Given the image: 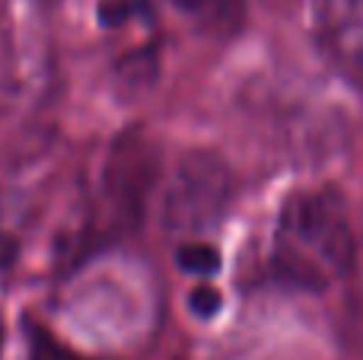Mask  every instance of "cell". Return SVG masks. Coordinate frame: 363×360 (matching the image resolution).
<instances>
[{"instance_id":"1","label":"cell","mask_w":363,"mask_h":360,"mask_svg":"<svg viewBox=\"0 0 363 360\" xmlns=\"http://www.w3.org/2000/svg\"><path fill=\"white\" fill-rule=\"evenodd\" d=\"M354 230L335 191H296L284 201L268 252V274L303 291H328L354 268Z\"/></svg>"},{"instance_id":"7","label":"cell","mask_w":363,"mask_h":360,"mask_svg":"<svg viewBox=\"0 0 363 360\" xmlns=\"http://www.w3.org/2000/svg\"><path fill=\"white\" fill-rule=\"evenodd\" d=\"M150 0H96V10H99V19L106 26H125L128 19L147 13Z\"/></svg>"},{"instance_id":"9","label":"cell","mask_w":363,"mask_h":360,"mask_svg":"<svg viewBox=\"0 0 363 360\" xmlns=\"http://www.w3.org/2000/svg\"><path fill=\"white\" fill-rule=\"evenodd\" d=\"M0 351H4V316H0Z\"/></svg>"},{"instance_id":"4","label":"cell","mask_w":363,"mask_h":360,"mask_svg":"<svg viewBox=\"0 0 363 360\" xmlns=\"http://www.w3.org/2000/svg\"><path fill=\"white\" fill-rule=\"evenodd\" d=\"M172 6L207 35H236L245 23V4L242 0H172Z\"/></svg>"},{"instance_id":"2","label":"cell","mask_w":363,"mask_h":360,"mask_svg":"<svg viewBox=\"0 0 363 360\" xmlns=\"http://www.w3.org/2000/svg\"><path fill=\"white\" fill-rule=\"evenodd\" d=\"M230 179L213 159H188L172 182L169 220L179 227H201L213 220L226 201Z\"/></svg>"},{"instance_id":"6","label":"cell","mask_w":363,"mask_h":360,"mask_svg":"<svg viewBox=\"0 0 363 360\" xmlns=\"http://www.w3.org/2000/svg\"><path fill=\"white\" fill-rule=\"evenodd\" d=\"M179 268L182 271H191V274H213L220 268V255L211 242H201V240H191L185 246H179Z\"/></svg>"},{"instance_id":"3","label":"cell","mask_w":363,"mask_h":360,"mask_svg":"<svg viewBox=\"0 0 363 360\" xmlns=\"http://www.w3.org/2000/svg\"><path fill=\"white\" fill-rule=\"evenodd\" d=\"M313 23L328 57L363 74V0H313Z\"/></svg>"},{"instance_id":"5","label":"cell","mask_w":363,"mask_h":360,"mask_svg":"<svg viewBox=\"0 0 363 360\" xmlns=\"http://www.w3.org/2000/svg\"><path fill=\"white\" fill-rule=\"evenodd\" d=\"M26 360H99V357L80 354L70 344L57 342L48 329L29 322V351H26Z\"/></svg>"},{"instance_id":"8","label":"cell","mask_w":363,"mask_h":360,"mask_svg":"<svg viewBox=\"0 0 363 360\" xmlns=\"http://www.w3.org/2000/svg\"><path fill=\"white\" fill-rule=\"evenodd\" d=\"M188 303H191V310L198 313V316H213V313H217V306H220V297H217V291H213V287L201 284L198 291L188 297Z\"/></svg>"},{"instance_id":"10","label":"cell","mask_w":363,"mask_h":360,"mask_svg":"<svg viewBox=\"0 0 363 360\" xmlns=\"http://www.w3.org/2000/svg\"><path fill=\"white\" fill-rule=\"evenodd\" d=\"M274 4H287V0H274Z\"/></svg>"}]
</instances>
